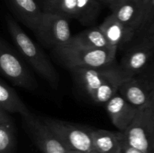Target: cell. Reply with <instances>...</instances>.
<instances>
[{
	"instance_id": "6da1fadb",
	"label": "cell",
	"mask_w": 154,
	"mask_h": 153,
	"mask_svg": "<svg viewBox=\"0 0 154 153\" xmlns=\"http://www.w3.org/2000/svg\"><path fill=\"white\" fill-rule=\"evenodd\" d=\"M69 70L80 88L93 102L99 104H105L118 92L121 84L130 78L116 62L103 67L73 68Z\"/></svg>"
},
{
	"instance_id": "7a4b0ae2",
	"label": "cell",
	"mask_w": 154,
	"mask_h": 153,
	"mask_svg": "<svg viewBox=\"0 0 154 153\" xmlns=\"http://www.w3.org/2000/svg\"><path fill=\"white\" fill-rule=\"evenodd\" d=\"M5 22L20 55L52 88L57 89L60 84V76L43 50L29 37L11 16L6 15Z\"/></svg>"
},
{
	"instance_id": "3957f363",
	"label": "cell",
	"mask_w": 154,
	"mask_h": 153,
	"mask_svg": "<svg viewBox=\"0 0 154 153\" xmlns=\"http://www.w3.org/2000/svg\"><path fill=\"white\" fill-rule=\"evenodd\" d=\"M118 48L89 49L67 44L53 50L56 58L69 70L99 68L115 62Z\"/></svg>"
},
{
	"instance_id": "277c9868",
	"label": "cell",
	"mask_w": 154,
	"mask_h": 153,
	"mask_svg": "<svg viewBox=\"0 0 154 153\" xmlns=\"http://www.w3.org/2000/svg\"><path fill=\"white\" fill-rule=\"evenodd\" d=\"M42 119L68 150L99 153L93 146L91 128L50 117H42Z\"/></svg>"
},
{
	"instance_id": "5b68a950",
	"label": "cell",
	"mask_w": 154,
	"mask_h": 153,
	"mask_svg": "<svg viewBox=\"0 0 154 153\" xmlns=\"http://www.w3.org/2000/svg\"><path fill=\"white\" fill-rule=\"evenodd\" d=\"M153 101L140 108L130 125L124 131H120L123 140L128 145L144 153H154Z\"/></svg>"
},
{
	"instance_id": "8992f818",
	"label": "cell",
	"mask_w": 154,
	"mask_h": 153,
	"mask_svg": "<svg viewBox=\"0 0 154 153\" xmlns=\"http://www.w3.org/2000/svg\"><path fill=\"white\" fill-rule=\"evenodd\" d=\"M0 69L13 85L32 91L37 88V81L18 55L5 40H0Z\"/></svg>"
},
{
	"instance_id": "52a82bcc",
	"label": "cell",
	"mask_w": 154,
	"mask_h": 153,
	"mask_svg": "<svg viewBox=\"0 0 154 153\" xmlns=\"http://www.w3.org/2000/svg\"><path fill=\"white\" fill-rule=\"evenodd\" d=\"M69 20L59 13H44L40 26L35 34L45 47L52 50L69 44L72 38Z\"/></svg>"
},
{
	"instance_id": "ba28073f",
	"label": "cell",
	"mask_w": 154,
	"mask_h": 153,
	"mask_svg": "<svg viewBox=\"0 0 154 153\" xmlns=\"http://www.w3.org/2000/svg\"><path fill=\"white\" fill-rule=\"evenodd\" d=\"M22 126L33 143L42 153H67L68 149L46 124L42 117L30 113L21 117Z\"/></svg>"
},
{
	"instance_id": "9c48e42d",
	"label": "cell",
	"mask_w": 154,
	"mask_h": 153,
	"mask_svg": "<svg viewBox=\"0 0 154 153\" xmlns=\"http://www.w3.org/2000/svg\"><path fill=\"white\" fill-rule=\"evenodd\" d=\"M136 40L125 52L120 64L129 77L144 72L154 55V38H143Z\"/></svg>"
},
{
	"instance_id": "30bf717a",
	"label": "cell",
	"mask_w": 154,
	"mask_h": 153,
	"mask_svg": "<svg viewBox=\"0 0 154 153\" xmlns=\"http://www.w3.org/2000/svg\"><path fill=\"white\" fill-rule=\"evenodd\" d=\"M118 93L129 103L139 109L154 100L153 87L143 73L126 80L119 88Z\"/></svg>"
},
{
	"instance_id": "8fae6325",
	"label": "cell",
	"mask_w": 154,
	"mask_h": 153,
	"mask_svg": "<svg viewBox=\"0 0 154 153\" xmlns=\"http://www.w3.org/2000/svg\"><path fill=\"white\" fill-rule=\"evenodd\" d=\"M105 107L111 122L119 131H124L130 125L139 110L118 92L105 104Z\"/></svg>"
},
{
	"instance_id": "7c38bea8",
	"label": "cell",
	"mask_w": 154,
	"mask_h": 153,
	"mask_svg": "<svg viewBox=\"0 0 154 153\" xmlns=\"http://www.w3.org/2000/svg\"><path fill=\"white\" fill-rule=\"evenodd\" d=\"M17 20L35 33L42 22L44 12L35 0H5Z\"/></svg>"
},
{
	"instance_id": "4fadbf2b",
	"label": "cell",
	"mask_w": 154,
	"mask_h": 153,
	"mask_svg": "<svg viewBox=\"0 0 154 153\" xmlns=\"http://www.w3.org/2000/svg\"><path fill=\"white\" fill-rule=\"evenodd\" d=\"M99 26L111 46L123 47L135 38V30L122 23L112 14L107 16Z\"/></svg>"
},
{
	"instance_id": "5bb4252c",
	"label": "cell",
	"mask_w": 154,
	"mask_h": 153,
	"mask_svg": "<svg viewBox=\"0 0 154 153\" xmlns=\"http://www.w3.org/2000/svg\"><path fill=\"white\" fill-rule=\"evenodd\" d=\"M93 146L99 153H122L123 142L120 131L91 129Z\"/></svg>"
},
{
	"instance_id": "9a60e30c",
	"label": "cell",
	"mask_w": 154,
	"mask_h": 153,
	"mask_svg": "<svg viewBox=\"0 0 154 153\" xmlns=\"http://www.w3.org/2000/svg\"><path fill=\"white\" fill-rule=\"evenodd\" d=\"M111 14L135 32L143 17L142 9L137 0H125L111 10Z\"/></svg>"
},
{
	"instance_id": "2e32d148",
	"label": "cell",
	"mask_w": 154,
	"mask_h": 153,
	"mask_svg": "<svg viewBox=\"0 0 154 153\" xmlns=\"http://www.w3.org/2000/svg\"><path fill=\"white\" fill-rule=\"evenodd\" d=\"M0 110L9 114L18 113L21 117L31 113L16 91L2 79L0 80Z\"/></svg>"
},
{
	"instance_id": "e0dca14e",
	"label": "cell",
	"mask_w": 154,
	"mask_h": 153,
	"mask_svg": "<svg viewBox=\"0 0 154 153\" xmlns=\"http://www.w3.org/2000/svg\"><path fill=\"white\" fill-rule=\"evenodd\" d=\"M69 44L89 49H105L111 46L99 26L93 27L72 36Z\"/></svg>"
},
{
	"instance_id": "ac0fdd59",
	"label": "cell",
	"mask_w": 154,
	"mask_h": 153,
	"mask_svg": "<svg viewBox=\"0 0 154 153\" xmlns=\"http://www.w3.org/2000/svg\"><path fill=\"white\" fill-rule=\"evenodd\" d=\"M16 128L10 114L0 110V153H16Z\"/></svg>"
},
{
	"instance_id": "d6986e66",
	"label": "cell",
	"mask_w": 154,
	"mask_h": 153,
	"mask_svg": "<svg viewBox=\"0 0 154 153\" xmlns=\"http://www.w3.org/2000/svg\"><path fill=\"white\" fill-rule=\"evenodd\" d=\"M102 4L98 0H78L75 20L84 26H90L97 20Z\"/></svg>"
},
{
	"instance_id": "ffe728a7",
	"label": "cell",
	"mask_w": 154,
	"mask_h": 153,
	"mask_svg": "<svg viewBox=\"0 0 154 153\" xmlns=\"http://www.w3.org/2000/svg\"><path fill=\"white\" fill-rule=\"evenodd\" d=\"M154 38V0H151L142 21L135 32L136 39Z\"/></svg>"
},
{
	"instance_id": "44dd1931",
	"label": "cell",
	"mask_w": 154,
	"mask_h": 153,
	"mask_svg": "<svg viewBox=\"0 0 154 153\" xmlns=\"http://www.w3.org/2000/svg\"><path fill=\"white\" fill-rule=\"evenodd\" d=\"M78 0H61L54 13L64 15L69 19H75L77 14Z\"/></svg>"
},
{
	"instance_id": "7402d4cb",
	"label": "cell",
	"mask_w": 154,
	"mask_h": 153,
	"mask_svg": "<svg viewBox=\"0 0 154 153\" xmlns=\"http://www.w3.org/2000/svg\"><path fill=\"white\" fill-rule=\"evenodd\" d=\"M44 13L55 12L61 0H35Z\"/></svg>"
},
{
	"instance_id": "603a6c76",
	"label": "cell",
	"mask_w": 154,
	"mask_h": 153,
	"mask_svg": "<svg viewBox=\"0 0 154 153\" xmlns=\"http://www.w3.org/2000/svg\"><path fill=\"white\" fill-rule=\"evenodd\" d=\"M98 1L100 2L102 4L107 6V7L109 8L110 10H112L113 9L115 8L117 5H119L120 3L123 2L125 0H98Z\"/></svg>"
},
{
	"instance_id": "cb8c5ba5",
	"label": "cell",
	"mask_w": 154,
	"mask_h": 153,
	"mask_svg": "<svg viewBox=\"0 0 154 153\" xmlns=\"http://www.w3.org/2000/svg\"><path fill=\"white\" fill-rule=\"evenodd\" d=\"M144 75L147 77V79L149 80L150 81V84H151L152 87H153V90H154V65L153 67L147 68L144 72H142Z\"/></svg>"
},
{
	"instance_id": "d4e9b609",
	"label": "cell",
	"mask_w": 154,
	"mask_h": 153,
	"mask_svg": "<svg viewBox=\"0 0 154 153\" xmlns=\"http://www.w3.org/2000/svg\"><path fill=\"white\" fill-rule=\"evenodd\" d=\"M122 142H123V150H122V153H144L142 152L139 151V150L136 149V148H133V147L130 146L129 145H128V144L123 140V137H122Z\"/></svg>"
},
{
	"instance_id": "484cf974",
	"label": "cell",
	"mask_w": 154,
	"mask_h": 153,
	"mask_svg": "<svg viewBox=\"0 0 154 153\" xmlns=\"http://www.w3.org/2000/svg\"><path fill=\"white\" fill-rule=\"evenodd\" d=\"M137 1L138 2V3H139L140 5H141V9H142V11H143V17H144V14H145L146 10H147V8H148V6H149V4H150L151 0H137ZM143 17H142V19H143ZM141 21H142V20H141Z\"/></svg>"
},
{
	"instance_id": "4316f807",
	"label": "cell",
	"mask_w": 154,
	"mask_h": 153,
	"mask_svg": "<svg viewBox=\"0 0 154 153\" xmlns=\"http://www.w3.org/2000/svg\"><path fill=\"white\" fill-rule=\"evenodd\" d=\"M152 115H153V118L154 121V100L153 101V104H152Z\"/></svg>"
},
{
	"instance_id": "83f0119b",
	"label": "cell",
	"mask_w": 154,
	"mask_h": 153,
	"mask_svg": "<svg viewBox=\"0 0 154 153\" xmlns=\"http://www.w3.org/2000/svg\"><path fill=\"white\" fill-rule=\"evenodd\" d=\"M67 153H81V152H78V151H74V150H68Z\"/></svg>"
}]
</instances>
